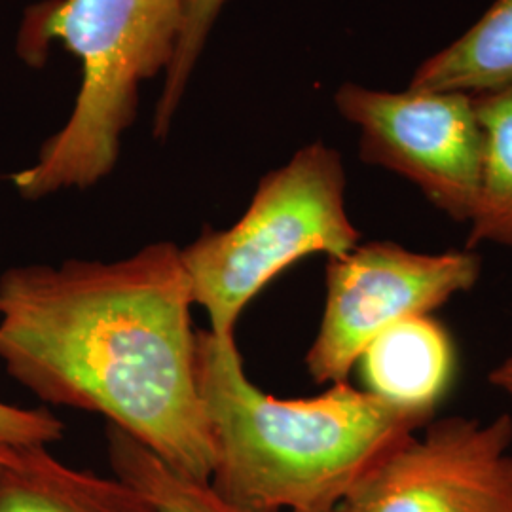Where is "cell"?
<instances>
[{"label": "cell", "instance_id": "1", "mask_svg": "<svg viewBox=\"0 0 512 512\" xmlns=\"http://www.w3.org/2000/svg\"><path fill=\"white\" fill-rule=\"evenodd\" d=\"M181 247L0 275V363L40 401L101 414L169 467L211 482Z\"/></svg>", "mask_w": 512, "mask_h": 512}, {"label": "cell", "instance_id": "2", "mask_svg": "<svg viewBox=\"0 0 512 512\" xmlns=\"http://www.w3.org/2000/svg\"><path fill=\"white\" fill-rule=\"evenodd\" d=\"M196 380L215 446L211 486L247 512H332L437 412L348 382L277 399L245 374L236 338L196 334Z\"/></svg>", "mask_w": 512, "mask_h": 512}, {"label": "cell", "instance_id": "3", "mask_svg": "<svg viewBox=\"0 0 512 512\" xmlns=\"http://www.w3.org/2000/svg\"><path fill=\"white\" fill-rule=\"evenodd\" d=\"M186 0H42L19 25V59L42 67L59 40L82 63V86L67 124L37 164L14 175L25 200L103 181L133 124L141 82L167 71L181 40Z\"/></svg>", "mask_w": 512, "mask_h": 512}, {"label": "cell", "instance_id": "4", "mask_svg": "<svg viewBox=\"0 0 512 512\" xmlns=\"http://www.w3.org/2000/svg\"><path fill=\"white\" fill-rule=\"evenodd\" d=\"M346 188L338 150L311 143L262 177L234 226L205 228L181 249L192 302L207 313L211 334L236 338L249 302L302 258H336L361 243L349 217Z\"/></svg>", "mask_w": 512, "mask_h": 512}, {"label": "cell", "instance_id": "5", "mask_svg": "<svg viewBox=\"0 0 512 512\" xmlns=\"http://www.w3.org/2000/svg\"><path fill=\"white\" fill-rule=\"evenodd\" d=\"M480 275L482 258L467 247L423 253L397 241H368L329 258L321 325L306 353L308 374L317 384L348 382L385 330L433 315L475 289Z\"/></svg>", "mask_w": 512, "mask_h": 512}, {"label": "cell", "instance_id": "6", "mask_svg": "<svg viewBox=\"0 0 512 512\" xmlns=\"http://www.w3.org/2000/svg\"><path fill=\"white\" fill-rule=\"evenodd\" d=\"M344 120L359 129V158L416 186L448 219L467 224L475 209L484 133L475 95L372 90L344 84L334 95Z\"/></svg>", "mask_w": 512, "mask_h": 512}, {"label": "cell", "instance_id": "7", "mask_svg": "<svg viewBox=\"0 0 512 512\" xmlns=\"http://www.w3.org/2000/svg\"><path fill=\"white\" fill-rule=\"evenodd\" d=\"M334 512H512L511 416L429 421Z\"/></svg>", "mask_w": 512, "mask_h": 512}, {"label": "cell", "instance_id": "8", "mask_svg": "<svg viewBox=\"0 0 512 512\" xmlns=\"http://www.w3.org/2000/svg\"><path fill=\"white\" fill-rule=\"evenodd\" d=\"M365 389L391 403L437 412L452 389L458 351L433 315H416L376 338L357 363Z\"/></svg>", "mask_w": 512, "mask_h": 512}, {"label": "cell", "instance_id": "9", "mask_svg": "<svg viewBox=\"0 0 512 512\" xmlns=\"http://www.w3.org/2000/svg\"><path fill=\"white\" fill-rule=\"evenodd\" d=\"M0 512L158 511L120 476L74 469L35 444L12 446L0 463Z\"/></svg>", "mask_w": 512, "mask_h": 512}, {"label": "cell", "instance_id": "10", "mask_svg": "<svg viewBox=\"0 0 512 512\" xmlns=\"http://www.w3.org/2000/svg\"><path fill=\"white\" fill-rule=\"evenodd\" d=\"M408 88L469 95L512 88V0H495L461 37L425 59Z\"/></svg>", "mask_w": 512, "mask_h": 512}, {"label": "cell", "instance_id": "11", "mask_svg": "<svg viewBox=\"0 0 512 512\" xmlns=\"http://www.w3.org/2000/svg\"><path fill=\"white\" fill-rule=\"evenodd\" d=\"M484 133L482 171L467 249L497 245L512 251V88L475 95Z\"/></svg>", "mask_w": 512, "mask_h": 512}, {"label": "cell", "instance_id": "12", "mask_svg": "<svg viewBox=\"0 0 512 512\" xmlns=\"http://www.w3.org/2000/svg\"><path fill=\"white\" fill-rule=\"evenodd\" d=\"M110 465L114 475L147 495L158 512H247L228 503L211 486L169 467L143 444L110 427ZM334 512V511H332Z\"/></svg>", "mask_w": 512, "mask_h": 512}, {"label": "cell", "instance_id": "13", "mask_svg": "<svg viewBox=\"0 0 512 512\" xmlns=\"http://www.w3.org/2000/svg\"><path fill=\"white\" fill-rule=\"evenodd\" d=\"M226 0H186V14L181 40L177 52L165 71V84L162 97L154 116V135L164 139L171 126V120L179 109L188 78L194 71V65L202 54L209 31L220 14Z\"/></svg>", "mask_w": 512, "mask_h": 512}, {"label": "cell", "instance_id": "14", "mask_svg": "<svg viewBox=\"0 0 512 512\" xmlns=\"http://www.w3.org/2000/svg\"><path fill=\"white\" fill-rule=\"evenodd\" d=\"M63 421L46 408H19L0 401V440L10 446H48L63 437Z\"/></svg>", "mask_w": 512, "mask_h": 512}, {"label": "cell", "instance_id": "15", "mask_svg": "<svg viewBox=\"0 0 512 512\" xmlns=\"http://www.w3.org/2000/svg\"><path fill=\"white\" fill-rule=\"evenodd\" d=\"M490 384L512 401V351L490 372Z\"/></svg>", "mask_w": 512, "mask_h": 512}, {"label": "cell", "instance_id": "16", "mask_svg": "<svg viewBox=\"0 0 512 512\" xmlns=\"http://www.w3.org/2000/svg\"><path fill=\"white\" fill-rule=\"evenodd\" d=\"M10 450H12V446H10V444H4V442L0 440V463H2L4 459L8 458Z\"/></svg>", "mask_w": 512, "mask_h": 512}]
</instances>
